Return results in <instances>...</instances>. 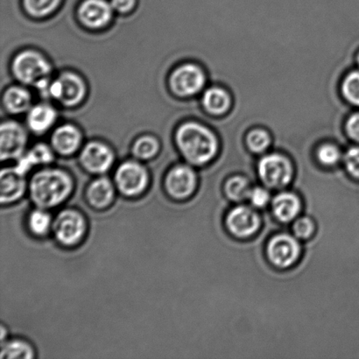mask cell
I'll return each mask as SVG.
<instances>
[{"instance_id":"cell-1","label":"cell","mask_w":359,"mask_h":359,"mask_svg":"<svg viewBox=\"0 0 359 359\" xmlns=\"http://www.w3.org/2000/svg\"><path fill=\"white\" fill-rule=\"evenodd\" d=\"M72 187V178L66 172L44 170L38 172L31 179V199L41 209L58 206L68 198Z\"/></svg>"},{"instance_id":"cell-2","label":"cell","mask_w":359,"mask_h":359,"mask_svg":"<svg viewBox=\"0 0 359 359\" xmlns=\"http://www.w3.org/2000/svg\"><path fill=\"white\" fill-rule=\"evenodd\" d=\"M177 142L182 156L190 163L202 165L217 154L216 137L209 129L189 122L177 130Z\"/></svg>"},{"instance_id":"cell-3","label":"cell","mask_w":359,"mask_h":359,"mask_svg":"<svg viewBox=\"0 0 359 359\" xmlns=\"http://www.w3.org/2000/svg\"><path fill=\"white\" fill-rule=\"evenodd\" d=\"M13 72L21 83L38 87L48 81L51 67L39 53L27 50L20 53L13 60Z\"/></svg>"},{"instance_id":"cell-4","label":"cell","mask_w":359,"mask_h":359,"mask_svg":"<svg viewBox=\"0 0 359 359\" xmlns=\"http://www.w3.org/2000/svg\"><path fill=\"white\" fill-rule=\"evenodd\" d=\"M55 238L65 245H74L83 238L86 221L82 214L73 210L62 211L53 223Z\"/></svg>"},{"instance_id":"cell-5","label":"cell","mask_w":359,"mask_h":359,"mask_svg":"<svg viewBox=\"0 0 359 359\" xmlns=\"http://www.w3.org/2000/svg\"><path fill=\"white\" fill-rule=\"evenodd\" d=\"M48 94L66 107H74L83 100L86 86L76 74L66 72L49 84Z\"/></svg>"},{"instance_id":"cell-6","label":"cell","mask_w":359,"mask_h":359,"mask_svg":"<svg viewBox=\"0 0 359 359\" xmlns=\"http://www.w3.org/2000/svg\"><path fill=\"white\" fill-rule=\"evenodd\" d=\"M115 182L119 191L125 196H135L146 189L149 175L142 165L128 161L121 164L116 171Z\"/></svg>"},{"instance_id":"cell-7","label":"cell","mask_w":359,"mask_h":359,"mask_svg":"<svg viewBox=\"0 0 359 359\" xmlns=\"http://www.w3.org/2000/svg\"><path fill=\"white\" fill-rule=\"evenodd\" d=\"M27 136L25 129L16 122H4L0 128V156L2 161L18 159L23 156Z\"/></svg>"},{"instance_id":"cell-8","label":"cell","mask_w":359,"mask_h":359,"mask_svg":"<svg viewBox=\"0 0 359 359\" xmlns=\"http://www.w3.org/2000/svg\"><path fill=\"white\" fill-rule=\"evenodd\" d=\"M259 173L267 186L280 188L290 182L293 171L286 158L278 154H270L260 161Z\"/></svg>"},{"instance_id":"cell-9","label":"cell","mask_w":359,"mask_h":359,"mask_svg":"<svg viewBox=\"0 0 359 359\" xmlns=\"http://www.w3.org/2000/svg\"><path fill=\"white\" fill-rule=\"evenodd\" d=\"M205 77L202 70L194 65L179 67L172 74L170 84L175 93L182 97L192 96L198 93L204 86Z\"/></svg>"},{"instance_id":"cell-10","label":"cell","mask_w":359,"mask_h":359,"mask_svg":"<svg viewBox=\"0 0 359 359\" xmlns=\"http://www.w3.org/2000/svg\"><path fill=\"white\" fill-rule=\"evenodd\" d=\"M196 177L191 168L180 165L168 172L165 188L168 195L175 199H185L195 190Z\"/></svg>"},{"instance_id":"cell-11","label":"cell","mask_w":359,"mask_h":359,"mask_svg":"<svg viewBox=\"0 0 359 359\" xmlns=\"http://www.w3.org/2000/svg\"><path fill=\"white\" fill-rule=\"evenodd\" d=\"M267 252L274 265L287 267L294 264L300 255V245L291 236L279 235L270 241Z\"/></svg>"},{"instance_id":"cell-12","label":"cell","mask_w":359,"mask_h":359,"mask_svg":"<svg viewBox=\"0 0 359 359\" xmlns=\"http://www.w3.org/2000/svg\"><path fill=\"white\" fill-rule=\"evenodd\" d=\"M80 159L86 170L94 174H102L111 167L114 154L104 144L91 142L84 147Z\"/></svg>"},{"instance_id":"cell-13","label":"cell","mask_w":359,"mask_h":359,"mask_svg":"<svg viewBox=\"0 0 359 359\" xmlns=\"http://www.w3.org/2000/svg\"><path fill=\"white\" fill-rule=\"evenodd\" d=\"M112 6L104 0H86L81 5L79 14L81 21L90 28H101L111 19Z\"/></svg>"},{"instance_id":"cell-14","label":"cell","mask_w":359,"mask_h":359,"mask_svg":"<svg viewBox=\"0 0 359 359\" xmlns=\"http://www.w3.org/2000/svg\"><path fill=\"white\" fill-rule=\"evenodd\" d=\"M227 224L230 231L238 237H248L259 227V218L248 207H238L228 215Z\"/></svg>"},{"instance_id":"cell-15","label":"cell","mask_w":359,"mask_h":359,"mask_svg":"<svg viewBox=\"0 0 359 359\" xmlns=\"http://www.w3.org/2000/svg\"><path fill=\"white\" fill-rule=\"evenodd\" d=\"M0 182V200L3 204L13 203L19 199L26 189L24 174L20 173L15 168L3 170Z\"/></svg>"},{"instance_id":"cell-16","label":"cell","mask_w":359,"mask_h":359,"mask_svg":"<svg viewBox=\"0 0 359 359\" xmlns=\"http://www.w3.org/2000/svg\"><path fill=\"white\" fill-rule=\"evenodd\" d=\"M81 139L82 137L79 129L73 126L65 125L55 130L52 136V144L58 153L69 156L79 149Z\"/></svg>"},{"instance_id":"cell-17","label":"cell","mask_w":359,"mask_h":359,"mask_svg":"<svg viewBox=\"0 0 359 359\" xmlns=\"http://www.w3.org/2000/svg\"><path fill=\"white\" fill-rule=\"evenodd\" d=\"M114 189L107 178L95 180L87 189V199L93 207L102 208L110 205L114 200Z\"/></svg>"},{"instance_id":"cell-18","label":"cell","mask_w":359,"mask_h":359,"mask_svg":"<svg viewBox=\"0 0 359 359\" xmlns=\"http://www.w3.org/2000/svg\"><path fill=\"white\" fill-rule=\"evenodd\" d=\"M56 119V111L48 104H38L31 109L27 116V124L32 131L42 133L51 128Z\"/></svg>"},{"instance_id":"cell-19","label":"cell","mask_w":359,"mask_h":359,"mask_svg":"<svg viewBox=\"0 0 359 359\" xmlns=\"http://www.w3.org/2000/svg\"><path fill=\"white\" fill-rule=\"evenodd\" d=\"M300 201L290 193L280 194L273 203V212L280 221L288 222L294 219L300 211Z\"/></svg>"},{"instance_id":"cell-20","label":"cell","mask_w":359,"mask_h":359,"mask_svg":"<svg viewBox=\"0 0 359 359\" xmlns=\"http://www.w3.org/2000/svg\"><path fill=\"white\" fill-rule=\"evenodd\" d=\"M30 93L20 87L9 88L4 96V104L6 110L12 114H22L29 110L31 107Z\"/></svg>"},{"instance_id":"cell-21","label":"cell","mask_w":359,"mask_h":359,"mask_svg":"<svg viewBox=\"0 0 359 359\" xmlns=\"http://www.w3.org/2000/svg\"><path fill=\"white\" fill-rule=\"evenodd\" d=\"M53 159H54V156H53L50 149L44 144H39L29 151L26 156L20 158L15 168L20 173L25 175L35 165L48 164L51 163Z\"/></svg>"},{"instance_id":"cell-22","label":"cell","mask_w":359,"mask_h":359,"mask_svg":"<svg viewBox=\"0 0 359 359\" xmlns=\"http://www.w3.org/2000/svg\"><path fill=\"white\" fill-rule=\"evenodd\" d=\"M203 103L210 114H224L230 107L231 100L229 95L219 88H211L204 93Z\"/></svg>"},{"instance_id":"cell-23","label":"cell","mask_w":359,"mask_h":359,"mask_svg":"<svg viewBox=\"0 0 359 359\" xmlns=\"http://www.w3.org/2000/svg\"><path fill=\"white\" fill-rule=\"evenodd\" d=\"M1 358L30 359L34 358V351L29 344L23 341L13 340L3 344Z\"/></svg>"},{"instance_id":"cell-24","label":"cell","mask_w":359,"mask_h":359,"mask_svg":"<svg viewBox=\"0 0 359 359\" xmlns=\"http://www.w3.org/2000/svg\"><path fill=\"white\" fill-rule=\"evenodd\" d=\"M159 150V143L151 136H144L133 146V154L140 159L147 160L154 157Z\"/></svg>"},{"instance_id":"cell-25","label":"cell","mask_w":359,"mask_h":359,"mask_svg":"<svg viewBox=\"0 0 359 359\" xmlns=\"http://www.w3.org/2000/svg\"><path fill=\"white\" fill-rule=\"evenodd\" d=\"M61 0H24L25 8L31 15L42 17L54 12Z\"/></svg>"},{"instance_id":"cell-26","label":"cell","mask_w":359,"mask_h":359,"mask_svg":"<svg viewBox=\"0 0 359 359\" xmlns=\"http://www.w3.org/2000/svg\"><path fill=\"white\" fill-rule=\"evenodd\" d=\"M28 225L30 230L36 235L47 233L51 225V217L46 211L39 209L29 215Z\"/></svg>"},{"instance_id":"cell-27","label":"cell","mask_w":359,"mask_h":359,"mask_svg":"<svg viewBox=\"0 0 359 359\" xmlns=\"http://www.w3.org/2000/svg\"><path fill=\"white\" fill-rule=\"evenodd\" d=\"M251 191L249 183L245 178L234 177L227 182V195L232 200L243 201L248 198Z\"/></svg>"},{"instance_id":"cell-28","label":"cell","mask_w":359,"mask_h":359,"mask_svg":"<svg viewBox=\"0 0 359 359\" xmlns=\"http://www.w3.org/2000/svg\"><path fill=\"white\" fill-rule=\"evenodd\" d=\"M343 93L350 103L359 107V72L349 74L343 83Z\"/></svg>"},{"instance_id":"cell-29","label":"cell","mask_w":359,"mask_h":359,"mask_svg":"<svg viewBox=\"0 0 359 359\" xmlns=\"http://www.w3.org/2000/svg\"><path fill=\"white\" fill-rule=\"evenodd\" d=\"M269 135L266 132L262 131V130H256V131L250 133L248 137V146L255 153L263 152L269 147Z\"/></svg>"},{"instance_id":"cell-30","label":"cell","mask_w":359,"mask_h":359,"mask_svg":"<svg viewBox=\"0 0 359 359\" xmlns=\"http://www.w3.org/2000/svg\"><path fill=\"white\" fill-rule=\"evenodd\" d=\"M340 158L339 150L332 145H325L318 151V159L322 163L332 166L339 161Z\"/></svg>"},{"instance_id":"cell-31","label":"cell","mask_w":359,"mask_h":359,"mask_svg":"<svg viewBox=\"0 0 359 359\" xmlns=\"http://www.w3.org/2000/svg\"><path fill=\"white\" fill-rule=\"evenodd\" d=\"M346 165L350 174L359 178V147H353L348 151L346 154Z\"/></svg>"},{"instance_id":"cell-32","label":"cell","mask_w":359,"mask_h":359,"mask_svg":"<svg viewBox=\"0 0 359 359\" xmlns=\"http://www.w3.org/2000/svg\"><path fill=\"white\" fill-rule=\"evenodd\" d=\"M314 231V224L309 218H301L295 222L294 231L297 237L301 238H309Z\"/></svg>"},{"instance_id":"cell-33","label":"cell","mask_w":359,"mask_h":359,"mask_svg":"<svg viewBox=\"0 0 359 359\" xmlns=\"http://www.w3.org/2000/svg\"><path fill=\"white\" fill-rule=\"evenodd\" d=\"M249 198L251 199L253 205L257 207L265 206L269 203L270 196L269 193L266 189L262 188H256L252 189L250 194Z\"/></svg>"},{"instance_id":"cell-34","label":"cell","mask_w":359,"mask_h":359,"mask_svg":"<svg viewBox=\"0 0 359 359\" xmlns=\"http://www.w3.org/2000/svg\"><path fill=\"white\" fill-rule=\"evenodd\" d=\"M346 129L351 138L359 142V114L351 116L347 122Z\"/></svg>"},{"instance_id":"cell-35","label":"cell","mask_w":359,"mask_h":359,"mask_svg":"<svg viewBox=\"0 0 359 359\" xmlns=\"http://www.w3.org/2000/svg\"><path fill=\"white\" fill-rule=\"evenodd\" d=\"M136 0H111L112 8L118 13H128L133 8Z\"/></svg>"},{"instance_id":"cell-36","label":"cell","mask_w":359,"mask_h":359,"mask_svg":"<svg viewBox=\"0 0 359 359\" xmlns=\"http://www.w3.org/2000/svg\"><path fill=\"white\" fill-rule=\"evenodd\" d=\"M358 65H359V54H358Z\"/></svg>"}]
</instances>
